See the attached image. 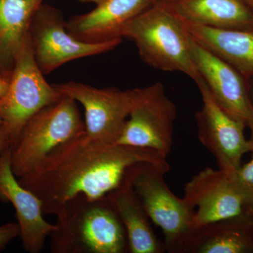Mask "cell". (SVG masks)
<instances>
[{
	"label": "cell",
	"mask_w": 253,
	"mask_h": 253,
	"mask_svg": "<svg viewBox=\"0 0 253 253\" xmlns=\"http://www.w3.org/2000/svg\"><path fill=\"white\" fill-rule=\"evenodd\" d=\"M139 163L169 167L167 158L153 150L99 142L84 133L58 146L18 180L39 198L44 214L56 215L78 196L106 197Z\"/></svg>",
	"instance_id": "6da1fadb"
},
{
	"label": "cell",
	"mask_w": 253,
	"mask_h": 253,
	"mask_svg": "<svg viewBox=\"0 0 253 253\" xmlns=\"http://www.w3.org/2000/svg\"><path fill=\"white\" fill-rule=\"evenodd\" d=\"M50 249L54 253H124L127 237L107 196L89 199L78 196L56 214Z\"/></svg>",
	"instance_id": "7a4b0ae2"
},
{
	"label": "cell",
	"mask_w": 253,
	"mask_h": 253,
	"mask_svg": "<svg viewBox=\"0 0 253 253\" xmlns=\"http://www.w3.org/2000/svg\"><path fill=\"white\" fill-rule=\"evenodd\" d=\"M121 37L136 44L141 59L151 67L184 73L195 83L201 78L184 21L163 0H158L126 23Z\"/></svg>",
	"instance_id": "3957f363"
},
{
	"label": "cell",
	"mask_w": 253,
	"mask_h": 253,
	"mask_svg": "<svg viewBox=\"0 0 253 253\" xmlns=\"http://www.w3.org/2000/svg\"><path fill=\"white\" fill-rule=\"evenodd\" d=\"M85 133L78 103L62 95L25 125L11 148V165L18 178L29 174L58 146Z\"/></svg>",
	"instance_id": "277c9868"
},
{
	"label": "cell",
	"mask_w": 253,
	"mask_h": 253,
	"mask_svg": "<svg viewBox=\"0 0 253 253\" xmlns=\"http://www.w3.org/2000/svg\"><path fill=\"white\" fill-rule=\"evenodd\" d=\"M169 171V167L139 163L129 169L125 180L130 184L149 219L162 230L166 249L179 253L192 231L193 212L184 199L168 187L164 175Z\"/></svg>",
	"instance_id": "5b68a950"
},
{
	"label": "cell",
	"mask_w": 253,
	"mask_h": 253,
	"mask_svg": "<svg viewBox=\"0 0 253 253\" xmlns=\"http://www.w3.org/2000/svg\"><path fill=\"white\" fill-rule=\"evenodd\" d=\"M44 76L35 59L29 37L15 61L7 90L0 97V116L11 136V147L28 121L62 96Z\"/></svg>",
	"instance_id": "8992f818"
},
{
	"label": "cell",
	"mask_w": 253,
	"mask_h": 253,
	"mask_svg": "<svg viewBox=\"0 0 253 253\" xmlns=\"http://www.w3.org/2000/svg\"><path fill=\"white\" fill-rule=\"evenodd\" d=\"M30 38L37 64L44 75L74 60L111 51L123 40L116 38L100 42L81 41L68 31L59 10L44 4L33 18Z\"/></svg>",
	"instance_id": "52a82bcc"
},
{
	"label": "cell",
	"mask_w": 253,
	"mask_h": 253,
	"mask_svg": "<svg viewBox=\"0 0 253 253\" xmlns=\"http://www.w3.org/2000/svg\"><path fill=\"white\" fill-rule=\"evenodd\" d=\"M176 117L175 104L168 97L162 83L139 88L116 144L153 150L168 158L172 149Z\"/></svg>",
	"instance_id": "ba28073f"
},
{
	"label": "cell",
	"mask_w": 253,
	"mask_h": 253,
	"mask_svg": "<svg viewBox=\"0 0 253 253\" xmlns=\"http://www.w3.org/2000/svg\"><path fill=\"white\" fill-rule=\"evenodd\" d=\"M55 86L61 94L83 106L86 136L110 144H116L119 139L139 91V88L99 89L78 82Z\"/></svg>",
	"instance_id": "9c48e42d"
},
{
	"label": "cell",
	"mask_w": 253,
	"mask_h": 253,
	"mask_svg": "<svg viewBox=\"0 0 253 253\" xmlns=\"http://www.w3.org/2000/svg\"><path fill=\"white\" fill-rule=\"evenodd\" d=\"M196 84L203 101L196 116L199 140L216 158L219 169L231 177L241 166L243 156L253 149L252 141L244 134L247 126L218 104L202 78Z\"/></svg>",
	"instance_id": "30bf717a"
},
{
	"label": "cell",
	"mask_w": 253,
	"mask_h": 253,
	"mask_svg": "<svg viewBox=\"0 0 253 253\" xmlns=\"http://www.w3.org/2000/svg\"><path fill=\"white\" fill-rule=\"evenodd\" d=\"M183 199L193 212L192 231L252 212L246 197L220 169L207 168L198 173L186 183Z\"/></svg>",
	"instance_id": "8fae6325"
},
{
	"label": "cell",
	"mask_w": 253,
	"mask_h": 253,
	"mask_svg": "<svg viewBox=\"0 0 253 253\" xmlns=\"http://www.w3.org/2000/svg\"><path fill=\"white\" fill-rule=\"evenodd\" d=\"M191 46L198 71L214 99L226 113L249 127L253 124V105L244 76L192 38Z\"/></svg>",
	"instance_id": "7c38bea8"
},
{
	"label": "cell",
	"mask_w": 253,
	"mask_h": 253,
	"mask_svg": "<svg viewBox=\"0 0 253 253\" xmlns=\"http://www.w3.org/2000/svg\"><path fill=\"white\" fill-rule=\"evenodd\" d=\"M0 201L14 206L23 249L30 253L42 252L56 226L44 219L41 200L21 185L15 176L11 165V148L0 158Z\"/></svg>",
	"instance_id": "4fadbf2b"
},
{
	"label": "cell",
	"mask_w": 253,
	"mask_h": 253,
	"mask_svg": "<svg viewBox=\"0 0 253 253\" xmlns=\"http://www.w3.org/2000/svg\"><path fill=\"white\" fill-rule=\"evenodd\" d=\"M158 0H104L86 14L66 22L68 31L81 41L100 42L122 38L126 23Z\"/></svg>",
	"instance_id": "5bb4252c"
},
{
	"label": "cell",
	"mask_w": 253,
	"mask_h": 253,
	"mask_svg": "<svg viewBox=\"0 0 253 253\" xmlns=\"http://www.w3.org/2000/svg\"><path fill=\"white\" fill-rule=\"evenodd\" d=\"M179 253H253L251 214L217 221L192 231Z\"/></svg>",
	"instance_id": "9a60e30c"
},
{
	"label": "cell",
	"mask_w": 253,
	"mask_h": 253,
	"mask_svg": "<svg viewBox=\"0 0 253 253\" xmlns=\"http://www.w3.org/2000/svg\"><path fill=\"white\" fill-rule=\"evenodd\" d=\"M186 22L218 29L253 30V11L243 0H163Z\"/></svg>",
	"instance_id": "2e32d148"
},
{
	"label": "cell",
	"mask_w": 253,
	"mask_h": 253,
	"mask_svg": "<svg viewBox=\"0 0 253 253\" xmlns=\"http://www.w3.org/2000/svg\"><path fill=\"white\" fill-rule=\"evenodd\" d=\"M44 0H0V77L9 81Z\"/></svg>",
	"instance_id": "e0dca14e"
},
{
	"label": "cell",
	"mask_w": 253,
	"mask_h": 253,
	"mask_svg": "<svg viewBox=\"0 0 253 253\" xmlns=\"http://www.w3.org/2000/svg\"><path fill=\"white\" fill-rule=\"evenodd\" d=\"M183 21L195 41L229 63L246 79L253 78V30L218 29Z\"/></svg>",
	"instance_id": "ac0fdd59"
},
{
	"label": "cell",
	"mask_w": 253,
	"mask_h": 253,
	"mask_svg": "<svg viewBox=\"0 0 253 253\" xmlns=\"http://www.w3.org/2000/svg\"><path fill=\"white\" fill-rule=\"evenodd\" d=\"M121 219L127 237L131 253H162L164 248L155 235L140 201L126 181L107 195Z\"/></svg>",
	"instance_id": "d6986e66"
},
{
	"label": "cell",
	"mask_w": 253,
	"mask_h": 253,
	"mask_svg": "<svg viewBox=\"0 0 253 253\" xmlns=\"http://www.w3.org/2000/svg\"><path fill=\"white\" fill-rule=\"evenodd\" d=\"M252 141V140H251ZM253 144V141H252ZM249 162L241 165L235 174L231 176L233 182L251 206H253V146Z\"/></svg>",
	"instance_id": "ffe728a7"
},
{
	"label": "cell",
	"mask_w": 253,
	"mask_h": 253,
	"mask_svg": "<svg viewBox=\"0 0 253 253\" xmlns=\"http://www.w3.org/2000/svg\"><path fill=\"white\" fill-rule=\"evenodd\" d=\"M20 236V228L18 223H7L0 226V252L12 240Z\"/></svg>",
	"instance_id": "44dd1931"
},
{
	"label": "cell",
	"mask_w": 253,
	"mask_h": 253,
	"mask_svg": "<svg viewBox=\"0 0 253 253\" xmlns=\"http://www.w3.org/2000/svg\"><path fill=\"white\" fill-rule=\"evenodd\" d=\"M12 141L9 131L3 125L0 126V158L6 150L11 148Z\"/></svg>",
	"instance_id": "7402d4cb"
},
{
	"label": "cell",
	"mask_w": 253,
	"mask_h": 253,
	"mask_svg": "<svg viewBox=\"0 0 253 253\" xmlns=\"http://www.w3.org/2000/svg\"><path fill=\"white\" fill-rule=\"evenodd\" d=\"M8 88V81L0 77V97L6 93Z\"/></svg>",
	"instance_id": "603a6c76"
},
{
	"label": "cell",
	"mask_w": 253,
	"mask_h": 253,
	"mask_svg": "<svg viewBox=\"0 0 253 253\" xmlns=\"http://www.w3.org/2000/svg\"><path fill=\"white\" fill-rule=\"evenodd\" d=\"M250 90H251V99H252V102L253 105V84L252 86H250ZM250 129L251 131V140L253 141V124L251 125V126H249Z\"/></svg>",
	"instance_id": "cb8c5ba5"
},
{
	"label": "cell",
	"mask_w": 253,
	"mask_h": 253,
	"mask_svg": "<svg viewBox=\"0 0 253 253\" xmlns=\"http://www.w3.org/2000/svg\"><path fill=\"white\" fill-rule=\"evenodd\" d=\"M78 1L84 3H94V4L96 5L99 4V3L102 2L104 0H78Z\"/></svg>",
	"instance_id": "d4e9b609"
},
{
	"label": "cell",
	"mask_w": 253,
	"mask_h": 253,
	"mask_svg": "<svg viewBox=\"0 0 253 253\" xmlns=\"http://www.w3.org/2000/svg\"><path fill=\"white\" fill-rule=\"evenodd\" d=\"M249 6L250 9L253 11V0H243Z\"/></svg>",
	"instance_id": "484cf974"
},
{
	"label": "cell",
	"mask_w": 253,
	"mask_h": 253,
	"mask_svg": "<svg viewBox=\"0 0 253 253\" xmlns=\"http://www.w3.org/2000/svg\"><path fill=\"white\" fill-rule=\"evenodd\" d=\"M251 220H252V226L253 230V206L252 207V213H251Z\"/></svg>",
	"instance_id": "4316f807"
},
{
	"label": "cell",
	"mask_w": 253,
	"mask_h": 253,
	"mask_svg": "<svg viewBox=\"0 0 253 253\" xmlns=\"http://www.w3.org/2000/svg\"><path fill=\"white\" fill-rule=\"evenodd\" d=\"M2 125V119H1V116H0V126Z\"/></svg>",
	"instance_id": "83f0119b"
}]
</instances>
